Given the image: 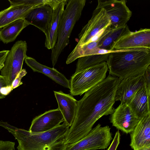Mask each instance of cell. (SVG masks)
Masks as SVG:
<instances>
[{
    "label": "cell",
    "mask_w": 150,
    "mask_h": 150,
    "mask_svg": "<svg viewBox=\"0 0 150 150\" xmlns=\"http://www.w3.org/2000/svg\"><path fill=\"white\" fill-rule=\"evenodd\" d=\"M121 80L109 74L85 93L78 101L75 118L65 137L66 144L73 143L84 138L99 119L113 112L115 93Z\"/></svg>",
    "instance_id": "obj_1"
},
{
    "label": "cell",
    "mask_w": 150,
    "mask_h": 150,
    "mask_svg": "<svg viewBox=\"0 0 150 150\" xmlns=\"http://www.w3.org/2000/svg\"><path fill=\"white\" fill-rule=\"evenodd\" d=\"M0 126L11 134L18 143V150H65L68 144L65 137L69 126L65 122L52 129L33 133L0 121Z\"/></svg>",
    "instance_id": "obj_2"
},
{
    "label": "cell",
    "mask_w": 150,
    "mask_h": 150,
    "mask_svg": "<svg viewBox=\"0 0 150 150\" xmlns=\"http://www.w3.org/2000/svg\"><path fill=\"white\" fill-rule=\"evenodd\" d=\"M109 74L121 80L144 73L150 64V49L113 50L106 61Z\"/></svg>",
    "instance_id": "obj_3"
},
{
    "label": "cell",
    "mask_w": 150,
    "mask_h": 150,
    "mask_svg": "<svg viewBox=\"0 0 150 150\" xmlns=\"http://www.w3.org/2000/svg\"><path fill=\"white\" fill-rule=\"evenodd\" d=\"M86 1L71 0L67 2L58 28L57 42L52 49L51 59L53 67L63 50L69 43L71 33L81 16Z\"/></svg>",
    "instance_id": "obj_4"
},
{
    "label": "cell",
    "mask_w": 150,
    "mask_h": 150,
    "mask_svg": "<svg viewBox=\"0 0 150 150\" xmlns=\"http://www.w3.org/2000/svg\"><path fill=\"white\" fill-rule=\"evenodd\" d=\"M108 69L104 62L74 74L69 80L71 95L81 96L104 80Z\"/></svg>",
    "instance_id": "obj_5"
},
{
    "label": "cell",
    "mask_w": 150,
    "mask_h": 150,
    "mask_svg": "<svg viewBox=\"0 0 150 150\" xmlns=\"http://www.w3.org/2000/svg\"><path fill=\"white\" fill-rule=\"evenodd\" d=\"M112 139L110 128L108 125L102 127L100 124L80 140L68 144L65 150H96L104 149Z\"/></svg>",
    "instance_id": "obj_6"
},
{
    "label": "cell",
    "mask_w": 150,
    "mask_h": 150,
    "mask_svg": "<svg viewBox=\"0 0 150 150\" xmlns=\"http://www.w3.org/2000/svg\"><path fill=\"white\" fill-rule=\"evenodd\" d=\"M27 46L25 41L18 40L9 50L1 75L4 76L9 86L22 70L23 61L26 55Z\"/></svg>",
    "instance_id": "obj_7"
},
{
    "label": "cell",
    "mask_w": 150,
    "mask_h": 150,
    "mask_svg": "<svg viewBox=\"0 0 150 150\" xmlns=\"http://www.w3.org/2000/svg\"><path fill=\"white\" fill-rule=\"evenodd\" d=\"M110 24L109 16L102 8H96L92 16L79 35V41L76 46L90 42L95 37Z\"/></svg>",
    "instance_id": "obj_8"
},
{
    "label": "cell",
    "mask_w": 150,
    "mask_h": 150,
    "mask_svg": "<svg viewBox=\"0 0 150 150\" xmlns=\"http://www.w3.org/2000/svg\"><path fill=\"white\" fill-rule=\"evenodd\" d=\"M96 8H104L109 16L111 28H118L126 25L132 15V12L125 0H98Z\"/></svg>",
    "instance_id": "obj_9"
},
{
    "label": "cell",
    "mask_w": 150,
    "mask_h": 150,
    "mask_svg": "<svg viewBox=\"0 0 150 150\" xmlns=\"http://www.w3.org/2000/svg\"><path fill=\"white\" fill-rule=\"evenodd\" d=\"M139 120L127 104L120 103L110 117L113 126L127 134L134 130Z\"/></svg>",
    "instance_id": "obj_10"
},
{
    "label": "cell",
    "mask_w": 150,
    "mask_h": 150,
    "mask_svg": "<svg viewBox=\"0 0 150 150\" xmlns=\"http://www.w3.org/2000/svg\"><path fill=\"white\" fill-rule=\"evenodd\" d=\"M64 122L63 117L58 108L50 110L34 118L28 131L33 133L47 132Z\"/></svg>",
    "instance_id": "obj_11"
},
{
    "label": "cell",
    "mask_w": 150,
    "mask_h": 150,
    "mask_svg": "<svg viewBox=\"0 0 150 150\" xmlns=\"http://www.w3.org/2000/svg\"><path fill=\"white\" fill-rule=\"evenodd\" d=\"M137 48L150 49V29L141 28L131 32L121 38L113 47L112 50Z\"/></svg>",
    "instance_id": "obj_12"
},
{
    "label": "cell",
    "mask_w": 150,
    "mask_h": 150,
    "mask_svg": "<svg viewBox=\"0 0 150 150\" xmlns=\"http://www.w3.org/2000/svg\"><path fill=\"white\" fill-rule=\"evenodd\" d=\"M144 73L121 80L115 93V101H120L121 104H127L137 90L147 85Z\"/></svg>",
    "instance_id": "obj_13"
},
{
    "label": "cell",
    "mask_w": 150,
    "mask_h": 150,
    "mask_svg": "<svg viewBox=\"0 0 150 150\" xmlns=\"http://www.w3.org/2000/svg\"><path fill=\"white\" fill-rule=\"evenodd\" d=\"M130 135V146L134 150L144 146H150V114L140 119Z\"/></svg>",
    "instance_id": "obj_14"
},
{
    "label": "cell",
    "mask_w": 150,
    "mask_h": 150,
    "mask_svg": "<svg viewBox=\"0 0 150 150\" xmlns=\"http://www.w3.org/2000/svg\"><path fill=\"white\" fill-rule=\"evenodd\" d=\"M53 13V10L50 6L41 5L31 9L23 19L29 25L36 27L45 34L51 20Z\"/></svg>",
    "instance_id": "obj_15"
},
{
    "label": "cell",
    "mask_w": 150,
    "mask_h": 150,
    "mask_svg": "<svg viewBox=\"0 0 150 150\" xmlns=\"http://www.w3.org/2000/svg\"><path fill=\"white\" fill-rule=\"evenodd\" d=\"M150 87L145 85L134 94L127 104L139 119L150 114Z\"/></svg>",
    "instance_id": "obj_16"
},
{
    "label": "cell",
    "mask_w": 150,
    "mask_h": 150,
    "mask_svg": "<svg viewBox=\"0 0 150 150\" xmlns=\"http://www.w3.org/2000/svg\"><path fill=\"white\" fill-rule=\"evenodd\" d=\"M54 92L58 104V108L63 117L64 121L70 127L75 116L78 101L72 95L62 91Z\"/></svg>",
    "instance_id": "obj_17"
},
{
    "label": "cell",
    "mask_w": 150,
    "mask_h": 150,
    "mask_svg": "<svg viewBox=\"0 0 150 150\" xmlns=\"http://www.w3.org/2000/svg\"><path fill=\"white\" fill-rule=\"evenodd\" d=\"M68 1L63 0L58 6L53 10L51 22L45 35V46L48 49H52L57 42L58 30L64 11L65 6Z\"/></svg>",
    "instance_id": "obj_18"
},
{
    "label": "cell",
    "mask_w": 150,
    "mask_h": 150,
    "mask_svg": "<svg viewBox=\"0 0 150 150\" xmlns=\"http://www.w3.org/2000/svg\"><path fill=\"white\" fill-rule=\"evenodd\" d=\"M24 60L27 65L34 72L41 73L56 83L64 87L69 88V80L54 68H50L41 64L34 58L27 56Z\"/></svg>",
    "instance_id": "obj_19"
},
{
    "label": "cell",
    "mask_w": 150,
    "mask_h": 150,
    "mask_svg": "<svg viewBox=\"0 0 150 150\" xmlns=\"http://www.w3.org/2000/svg\"><path fill=\"white\" fill-rule=\"evenodd\" d=\"M36 7L30 5L10 6L0 11V29L24 16L31 9Z\"/></svg>",
    "instance_id": "obj_20"
},
{
    "label": "cell",
    "mask_w": 150,
    "mask_h": 150,
    "mask_svg": "<svg viewBox=\"0 0 150 150\" xmlns=\"http://www.w3.org/2000/svg\"><path fill=\"white\" fill-rule=\"evenodd\" d=\"M131 32L127 24L117 28H111L102 38L97 48L112 51L113 47L119 40Z\"/></svg>",
    "instance_id": "obj_21"
},
{
    "label": "cell",
    "mask_w": 150,
    "mask_h": 150,
    "mask_svg": "<svg viewBox=\"0 0 150 150\" xmlns=\"http://www.w3.org/2000/svg\"><path fill=\"white\" fill-rule=\"evenodd\" d=\"M29 24L23 19L16 20L0 30V40L4 44L14 41L23 29Z\"/></svg>",
    "instance_id": "obj_22"
},
{
    "label": "cell",
    "mask_w": 150,
    "mask_h": 150,
    "mask_svg": "<svg viewBox=\"0 0 150 150\" xmlns=\"http://www.w3.org/2000/svg\"><path fill=\"white\" fill-rule=\"evenodd\" d=\"M109 53L96 54L85 56L78 58L74 74L103 62L107 61Z\"/></svg>",
    "instance_id": "obj_23"
},
{
    "label": "cell",
    "mask_w": 150,
    "mask_h": 150,
    "mask_svg": "<svg viewBox=\"0 0 150 150\" xmlns=\"http://www.w3.org/2000/svg\"><path fill=\"white\" fill-rule=\"evenodd\" d=\"M27 74V72L25 69H22L12 82L11 86L12 90L23 84L22 82L21 81V80Z\"/></svg>",
    "instance_id": "obj_24"
},
{
    "label": "cell",
    "mask_w": 150,
    "mask_h": 150,
    "mask_svg": "<svg viewBox=\"0 0 150 150\" xmlns=\"http://www.w3.org/2000/svg\"><path fill=\"white\" fill-rule=\"evenodd\" d=\"M120 134L118 130L116 132L112 141L106 150H116L120 143Z\"/></svg>",
    "instance_id": "obj_25"
},
{
    "label": "cell",
    "mask_w": 150,
    "mask_h": 150,
    "mask_svg": "<svg viewBox=\"0 0 150 150\" xmlns=\"http://www.w3.org/2000/svg\"><path fill=\"white\" fill-rule=\"evenodd\" d=\"M9 50H3L0 51V71L3 67L4 62Z\"/></svg>",
    "instance_id": "obj_26"
},
{
    "label": "cell",
    "mask_w": 150,
    "mask_h": 150,
    "mask_svg": "<svg viewBox=\"0 0 150 150\" xmlns=\"http://www.w3.org/2000/svg\"><path fill=\"white\" fill-rule=\"evenodd\" d=\"M8 86L5 78L0 75V99L5 97L1 94V92L4 88Z\"/></svg>",
    "instance_id": "obj_27"
},
{
    "label": "cell",
    "mask_w": 150,
    "mask_h": 150,
    "mask_svg": "<svg viewBox=\"0 0 150 150\" xmlns=\"http://www.w3.org/2000/svg\"><path fill=\"white\" fill-rule=\"evenodd\" d=\"M147 85L150 87V67H149L144 73Z\"/></svg>",
    "instance_id": "obj_28"
},
{
    "label": "cell",
    "mask_w": 150,
    "mask_h": 150,
    "mask_svg": "<svg viewBox=\"0 0 150 150\" xmlns=\"http://www.w3.org/2000/svg\"><path fill=\"white\" fill-rule=\"evenodd\" d=\"M137 150H150V146H144L138 149Z\"/></svg>",
    "instance_id": "obj_29"
}]
</instances>
